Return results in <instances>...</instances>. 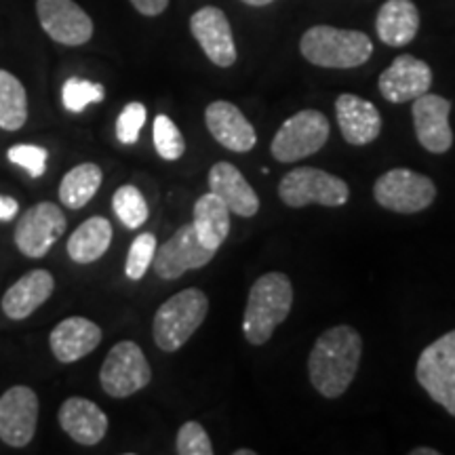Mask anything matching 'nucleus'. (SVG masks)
Here are the masks:
<instances>
[{
  "label": "nucleus",
  "instance_id": "1",
  "mask_svg": "<svg viewBox=\"0 0 455 455\" xmlns=\"http://www.w3.org/2000/svg\"><path fill=\"white\" fill-rule=\"evenodd\" d=\"M363 355V339L355 327L338 325L318 335L308 358L310 384L318 395L338 398L350 388Z\"/></svg>",
  "mask_w": 455,
  "mask_h": 455
},
{
  "label": "nucleus",
  "instance_id": "2",
  "mask_svg": "<svg viewBox=\"0 0 455 455\" xmlns=\"http://www.w3.org/2000/svg\"><path fill=\"white\" fill-rule=\"evenodd\" d=\"M293 308V284L283 272L261 275L251 284L243 318V333L249 344H266Z\"/></svg>",
  "mask_w": 455,
  "mask_h": 455
},
{
  "label": "nucleus",
  "instance_id": "3",
  "mask_svg": "<svg viewBox=\"0 0 455 455\" xmlns=\"http://www.w3.org/2000/svg\"><path fill=\"white\" fill-rule=\"evenodd\" d=\"M299 51L310 64L331 70H350L367 64L373 43L365 32L333 26H312L299 41Z\"/></svg>",
  "mask_w": 455,
  "mask_h": 455
},
{
  "label": "nucleus",
  "instance_id": "4",
  "mask_svg": "<svg viewBox=\"0 0 455 455\" xmlns=\"http://www.w3.org/2000/svg\"><path fill=\"white\" fill-rule=\"evenodd\" d=\"M209 312V299L201 289H184L171 295L156 310L152 323L155 344L163 352H178L196 333Z\"/></svg>",
  "mask_w": 455,
  "mask_h": 455
},
{
  "label": "nucleus",
  "instance_id": "5",
  "mask_svg": "<svg viewBox=\"0 0 455 455\" xmlns=\"http://www.w3.org/2000/svg\"><path fill=\"white\" fill-rule=\"evenodd\" d=\"M278 196L291 209L321 204V207H344L350 198V188L338 175L316 167H298L289 171L278 184Z\"/></svg>",
  "mask_w": 455,
  "mask_h": 455
},
{
  "label": "nucleus",
  "instance_id": "6",
  "mask_svg": "<svg viewBox=\"0 0 455 455\" xmlns=\"http://www.w3.org/2000/svg\"><path fill=\"white\" fill-rule=\"evenodd\" d=\"M415 378L426 395L455 418V329L426 346Z\"/></svg>",
  "mask_w": 455,
  "mask_h": 455
},
{
  "label": "nucleus",
  "instance_id": "7",
  "mask_svg": "<svg viewBox=\"0 0 455 455\" xmlns=\"http://www.w3.org/2000/svg\"><path fill=\"white\" fill-rule=\"evenodd\" d=\"M329 121L318 110H301L287 118L270 144L278 163H295L316 155L329 140Z\"/></svg>",
  "mask_w": 455,
  "mask_h": 455
},
{
  "label": "nucleus",
  "instance_id": "8",
  "mask_svg": "<svg viewBox=\"0 0 455 455\" xmlns=\"http://www.w3.org/2000/svg\"><path fill=\"white\" fill-rule=\"evenodd\" d=\"M152 382L150 363L135 341H118L100 369V384L108 396L127 398Z\"/></svg>",
  "mask_w": 455,
  "mask_h": 455
},
{
  "label": "nucleus",
  "instance_id": "9",
  "mask_svg": "<svg viewBox=\"0 0 455 455\" xmlns=\"http://www.w3.org/2000/svg\"><path fill=\"white\" fill-rule=\"evenodd\" d=\"M375 201L395 213H419L436 198L435 181L411 169H390L375 180Z\"/></svg>",
  "mask_w": 455,
  "mask_h": 455
},
{
  "label": "nucleus",
  "instance_id": "10",
  "mask_svg": "<svg viewBox=\"0 0 455 455\" xmlns=\"http://www.w3.org/2000/svg\"><path fill=\"white\" fill-rule=\"evenodd\" d=\"M66 215L55 203H38L21 213L15 226V244L26 258L38 259L51 251L66 232Z\"/></svg>",
  "mask_w": 455,
  "mask_h": 455
},
{
  "label": "nucleus",
  "instance_id": "11",
  "mask_svg": "<svg viewBox=\"0 0 455 455\" xmlns=\"http://www.w3.org/2000/svg\"><path fill=\"white\" fill-rule=\"evenodd\" d=\"M215 253L218 251L204 247L198 241L195 226L186 224L178 228L167 243L156 247L152 266H155L156 275L164 278V281H178L188 270H198L207 266Z\"/></svg>",
  "mask_w": 455,
  "mask_h": 455
},
{
  "label": "nucleus",
  "instance_id": "12",
  "mask_svg": "<svg viewBox=\"0 0 455 455\" xmlns=\"http://www.w3.org/2000/svg\"><path fill=\"white\" fill-rule=\"evenodd\" d=\"M36 13L47 36L66 47H81L93 36V21L74 0H36Z\"/></svg>",
  "mask_w": 455,
  "mask_h": 455
},
{
  "label": "nucleus",
  "instance_id": "13",
  "mask_svg": "<svg viewBox=\"0 0 455 455\" xmlns=\"http://www.w3.org/2000/svg\"><path fill=\"white\" fill-rule=\"evenodd\" d=\"M38 422V396L28 386H13L0 396V439L9 447H26Z\"/></svg>",
  "mask_w": 455,
  "mask_h": 455
},
{
  "label": "nucleus",
  "instance_id": "14",
  "mask_svg": "<svg viewBox=\"0 0 455 455\" xmlns=\"http://www.w3.org/2000/svg\"><path fill=\"white\" fill-rule=\"evenodd\" d=\"M413 124L415 135L422 148L432 155H445L453 146V131L449 124L451 114V101L441 95L424 93L413 100Z\"/></svg>",
  "mask_w": 455,
  "mask_h": 455
},
{
  "label": "nucleus",
  "instance_id": "15",
  "mask_svg": "<svg viewBox=\"0 0 455 455\" xmlns=\"http://www.w3.org/2000/svg\"><path fill=\"white\" fill-rule=\"evenodd\" d=\"M190 32L201 44L203 53L220 68H230L236 61V44L226 13L218 7H203L190 17Z\"/></svg>",
  "mask_w": 455,
  "mask_h": 455
},
{
  "label": "nucleus",
  "instance_id": "16",
  "mask_svg": "<svg viewBox=\"0 0 455 455\" xmlns=\"http://www.w3.org/2000/svg\"><path fill=\"white\" fill-rule=\"evenodd\" d=\"M379 93L390 104H407L428 93L432 87V70L426 61L413 55H398L379 74Z\"/></svg>",
  "mask_w": 455,
  "mask_h": 455
},
{
  "label": "nucleus",
  "instance_id": "17",
  "mask_svg": "<svg viewBox=\"0 0 455 455\" xmlns=\"http://www.w3.org/2000/svg\"><path fill=\"white\" fill-rule=\"evenodd\" d=\"M204 123H207L209 133L230 152H243L253 150L258 144V135H255L253 124L247 121V116L238 110L230 101H213L204 110Z\"/></svg>",
  "mask_w": 455,
  "mask_h": 455
},
{
  "label": "nucleus",
  "instance_id": "18",
  "mask_svg": "<svg viewBox=\"0 0 455 455\" xmlns=\"http://www.w3.org/2000/svg\"><path fill=\"white\" fill-rule=\"evenodd\" d=\"M335 116L344 140L350 146H367L382 133V116L371 101L352 93H341L335 100Z\"/></svg>",
  "mask_w": 455,
  "mask_h": 455
},
{
  "label": "nucleus",
  "instance_id": "19",
  "mask_svg": "<svg viewBox=\"0 0 455 455\" xmlns=\"http://www.w3.org/2000/svg\"><path fill=\"white\" fill-rule=\"evenodd\" d=\"M101 344V329L84 316H70L61 321L49 335V346L60 363H76L91 355Z\"/></svg>",
  "mask_w": 455,
  "mask_h": 455
},
{
  "label": "nucleus",
  "instance_id": "20",
  "mask_svg": "<svg viewBox=\"0 0 455 455\" xmlns=\"http://www.w3.org/2000/svg\"><path fill=\"white\" fill-rule=\"evenodd\" d=\"M209 190L218 195L230 213L241 218H253L259 212L258 192L244 180V175L232 163H215L209 171Z\"/></svg>",
  "mask_w": 455,
  "mask_h": 455
},
{
  "label": "nucleus",
  "instance_id": "21",
  "mask_svg": "<svg viewBox=\"0 0 455 455\" xmlns=\"http://www.w3.org/2000/svg\"><path fill=\"white\" fill-rule=\"evenodd\" d=\"M60 426L72 441L81 445H98L108 432V418L93 401L83 396H72L60 407Z\"/></svg>",
  "mask_w": 455,
  "mask_h": 455
},
{
  "label": "nucleus",
  "instance_id": "22",
  "mask_svg": "<svg viewBox=\"0 0 455 455\" xmlns=\"http://www.w3.org/2000/svg\"><path fill=\"white\" fill-rule=\"evenodd\" d=\"M55 278L47 270H32L17 278L3 298V312L13 321L34 315L53 295Z\"/></svg>",
  "mask_w": 455,
  "mask_h": 455
},
{
  "label": "nucleus",
  "instance_id": "23",
  "mask_svg": "<svg viewBox=\"0 0 455 455\" xmlns=\"http://www.w3.org/2000/svg\"><path fill=\"white\" fill-rule=\"evenodd\" d=\"M419 11L413 0H386L375 17V32L388 47H405L418 36Z\"/></svg>",
  "mask_w": 455,
  "mask_h": 455
},
{
  "label": "nucleus",
  "instance_id": "24",
  "mask_svg": "<svg viewBox=\"0 0 455 455\" xmlns=\"http://www.w3.org/2000/svg\"><path fill=\"white\" fill-rule=\"evenodd\" d=\"M192 226H195L198 241L204 247L218 251L228 235H230V209L226 207V203L218 195L209 190L207 195H203L195 203Z\"/></svg>",
  "mask_w": 455,
  "mask_h": 455
},
{
  "label": "nucleus",
  "instance_id": "25",
  "mask_svg": "<svg viewBox=\"0 0 455 455\" xmlns=\"http://www.w3.org/2000/svg\"><path fill=\"white\" fill-rule=\"evenodd\" d=\"M112 243V224L101 215L83 221L68 238V255L76 264H93L104 258Z\"/></svg>",
  "mask_w": 455,
  "mask_h": 455
},
{
  "label": "nucleus",
  "instance_id": "26",
  "mask_svg": "<svg viewBox=\"0 0 455 455\" xmlns=\"http://www.w3.org/2000/svg\"><path fill=\"white\" fill-rule=\"evenodd\" d=\"M104 173L95 163H83L68 171L60 184V201L68 209H83L98 195Z\"/></svg>",
  "mask_w": 455,
  "mask_h": 455
},
{
  "label": "nucleus",
  "instance_id": "27",
  "mask_svg": "<svg viewBox=\"0 0 455 455\" xmlns=\"http://www.w3.org/2000/svg\"><path fill=\"white\" fill-rule=\"evenodd\" d=\"M28 121V95L13 74L0 70V129L17 131Z\"/></svg>",
  "mask_w": 455,
  "mask_h": 455
},
{
  "label": "nucleus",
  "instance_id": "28",
  "mask_svg": "<svg viewBox=\"0 0 455 455\" xmlns=\"http://www.w3.org/2000/svg\"><path fill=\"white\" fill-rule=\"evenodd\" d=\"M112 207L116 218L121 220V224L129 230H135V228L144 226L148 215V203L141 192L135 186H121L112 196Z\"/></svg>",
  "mask_w": 455,
  "mask_h": 455
},
{
  "label": "nucleus",
  "instance_id": "29",
  "mask_svg": "<svg viewBox=\"0 0 455 455\" xmlns=\"http://www.w3.org/2000/svg\"><path fill=\"white\" fill-rule=\"evenodd\" d=\"M152 138H155V148L163 161H178L186 152V140L167 114H158L152 127Z\"/></svg>",
  "mask_w": 455,
  "mask_h": 455
},
{
  "label": "nucleus",
  "instance_id": "30",
  "mask_svg": "<svg viewBox=\"0 0 455 455\" xmlns=\"http://www.w3.org/2000/svg\"><path fill=\"white\" fill-rule=\"evenodd\" d=\"M106 98V89L100 83L84 81V78H68L61 89V101L66 110L83 112L91 104H100Z\"/></svg>",
  "mask_w": 455,
  "mask_h": 455
},
{
  "label": "nucleus",
  "instance_id": "31",
  "mask_svg": "<svg viewBox=\"0 0 455 455\" xmlns=\"http://www.w3.org/2000/svg\"><path fill=\"white\" fill-rule=\"evenodd\" d=\"M156 236L152 232H141V235L131 243V249L127 253V264H124V275L131 281H140L144 278L148 268L152 266L156 253Z\"/></svg>",
  "mask_w": 455,
  "mask_h": 455
},
{
  "label": "nucleus",
  "instance_id": "32",
  "mask_svg": "<svg viewBox=\"0 0 455 455\" xmlns=\"http://www.w3.org/2000/svg\"><path fill=\"white\" fill-rule=\"evenodd\" d=\"M175 451L180 455H213V445L201 424L186 422L175 439Z\"/></svg>",
  "mask_w": 455,
  "mask_h": 455
},
{
  "label": "nucleus",
  "instance_id": "33",
  "mask_svg": "<svg viewBox=\"0 0 455 455\" xmlns=\"http://www.w3.org/2000/svg\"><path fill=\"white\" fill-rule=\"evenodd\" d=\"M7 158L11 163L20 164L21 169H26L30 173V178H43L44 171H47V158L49 152L47 148L34 146V144H17L9 148Z\"/></svg>",
  "mask_w": 455,
  "mask_h": 455
},
{
  "label": "nucleus",
  "instance_id": "34",
  "mask_svg": "<svg viewBox=\"0 0 455 455\" xmlns=\"http://www.w3.org/2000/svg\"><path fill=\"white\" fill-rule=\"evenodd\" d=\"M146 123V106L140 104V101H131V104L124 106L116 121V138L121 144L131 146L140 140L141 127Z\"/></svg>",
  "mask_w": 455,
  "mask_h": 455
},
{
  "label": "nucleus",
  "instance_id": "35",
  "mask_svg": "<svg viewBox=\"0 0 455 455\" xmlns=\"http://www.w3.org/2000/svg\"><path fill=\"white\" fill-rule=\"evenodd\" d=\"M131 4H133L135 11H140L141 15L156 17L169 7V0H131Z\"/></svg>",
  "mask_w": 455,
  "mask_h": 455
},
{
  "label": "nucleus",
  "instance_id": "36",
  "mask_svg": "<svg viewBox=\"0 0 455 455\" xmlns=\"http://www.w3.org/2000/svg\"><path fill=\"white\" fill-rule=\"evenodd\" d=\"M20 212V203L11 196L0 195V221H11Z\"/></svg>",
  "mask_w": 455,
  "mask_h": 455
},
{
  "label": "nucleus",
  "instance_id": "37",
  "mask_svg": "<svg viewBox=\"0 0 455 455\" xmlns=\"http://www.w3.org/2000/svg\"><path fill=\"white\" fill-rule=\"evenodd\" d=\"M439 453H441L439 449H430V447H418L411 451V455H439Z\"/></svg>",
  "mask_w": 455,
  "mask_h": 455
},
{
  "label": "nucleus",
  "instance_id": "38",
  "mask_svg": "<svg viewBox=\"0 0 455 455\" xmlns=\"http://www.w3.org/2000/svg\"><path fill=\"white\" fill-rule=\"evenodd\" d=\"M244 4H249V7H266V4L275 3V0H243Z\"/></svg>",
  "mask_w": 455,
  "mask_h": 455
},
{
  "label": "nucleus",
  "instance_id": "39",
  "mask_svg": "<svg viewBox=\"0 0 455 455\" xmlns=\"http://www.w3.org/2000/svg\"><path fill=\"white\" fill-rule=\"evenodd\" d=\"M235 455H255L253 449H236Z\"/></svg>",
  "mask_w": 455,
  "mask_h": 455
}]
</instances>
